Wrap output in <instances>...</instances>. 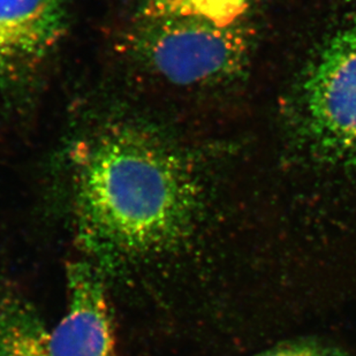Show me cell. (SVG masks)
Segmentation results:
<instances>
[{"label": "cell", "instance_id": "obj_1", "mask_svg": "<svg viewBox=\"0 0 356 356\" xmlns=\"http://www.w3.org/2000/svg\"><path fill=\"white\" fill-rule=\"evenodd\" d=\"M75 201L84 236L124 255L159 252L195 218L200 184L192 161L145 124H105L72 149Z\"/></svg>", "mask_w": 356, "mask_h": 356}, {"label": "cell", "instance_id": "obj_2", "mask_svg": "<svg viewBox=\"0 0 356 356\" xmlns=\"http://www.w3.org/2000/svg\"><path fill=\"white\" fill-rule=\"evenodd\" d=\"M128 47L149 71L188 87L222 82L248 60L249 35L242 22L220 24L197 19H140Z\"/></svg>", "mask_w": 356, "mask_h": 356}, {"label": "cell", "instance_id": "obj_3", "mask_svg": "<svg viewBox=\"0 0 356 356\" xmlns=\"http://www.w3.org/2000/svg\"><path fill=\"white\" fill-rule=\"evenodd\" d=\"M299 101L303 135L319 159L356 171V21L322 47Z\"/></svg>", "mask_w": 356, "mask_h": 356}, {"label": "cell", "instance_id": "obj_4", "mask_svg": "<svg viewBox=\"0 0 356 356\" xmlns=\"http://www.w3.org/2000/svg\"><path fill=\"white\" fill-rule=\"evenodd\" d=\"M67 0H0V84L38 72L64 36Z\"/></svg>", "mask_w": 356, "mask_h": 356}, {"label": "cell", "instance_id": "obj_5", "mask_svg": "<svg viewBox=\"0 0 356 356\" xmlns=\"http://www.w3.org/2000/svg\"><path fill=\"white\" fill-rule=\"evenodd\" d=\"M67 312L47 334L51 356H117L101 280L86 263L68 270Z\"/></svg>", "mask_w": 356, "mask_h": 356}, {"label": "cell", "instance_id": "obj_6", "mask_svg": "<svg viewBox=\"0 0 356 356\" xmlns=\"http://www.w3.org/2000/svg\"><path fill=\"white\" fill-rule=\"evenodd\" d=\"M259 0H138V17L150 20L197 19L232 24L242 19Z\"/></svg>", "mask_w": 356, "mask_h": 356}, {"label": "cell", "instance_id": "obj_7", "mask_svg": "<svg viewBox=\"0 0 356 356\" xmlns=\"http://www.w3.org/2000/svg\"><path fill=\"white\" fill-rule=\"evenodd\" d=\"M263 356H339L331 350H323L321 347L310 345L286 347L284 350H273Z\"/></svg>", "mask_w": 356, "mask_h": 356}]
</instances>
